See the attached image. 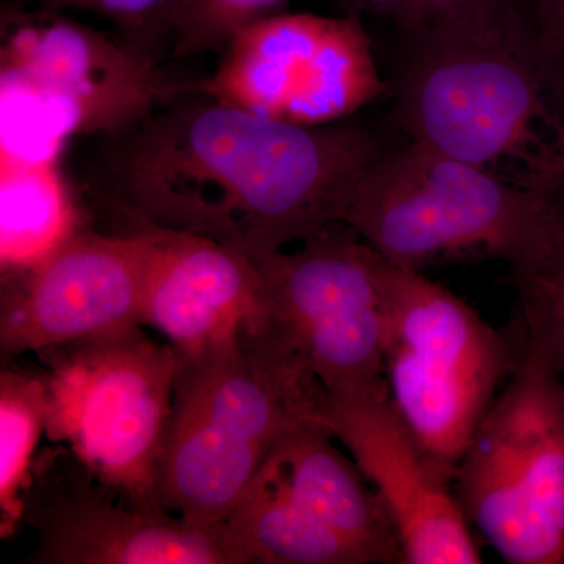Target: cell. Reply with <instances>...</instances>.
I'll list each match as a JSON object with an SVG mask.
<instances>
[{
    "instance_id": "22",
    "label": "cell",
    "mask_w": 564,
    "mask_h": 564,
    "mask_svg": "<svg viewBox=\"0 0 564 564\" xmlns=\"http://www.w3.org/2000/svg\"><path fill=\"white\" fill-rule=\"evenodd\" d=\"M527 13L541 43L564 73V0H527Z\"/></svg>"
},
{
    "instance_id": "20",
    "label": "cell",
    "mask_w": 564,
    "mask_h": 564,
    "mask_svg": "<svg viewBox=\"0 0 564 564\" xmlns=\"http://www.w3.org/2000/svg\"><path fill=\"white\" fill-rule=\"evenodd\" d=\"M291 0H181L172 20L176 57L225 50L252 22L285 11Z\"/></svg>"
},
{
    "instance_id": "2",
    "label": "cell",
    "mask_w": 564,
    "mask_h": 564,
    "mask_svg": "<svg viewBox=\"0 0 564 564\" xmlns=\"http://www.w3.org/2000/svg\"><path fill=\"white\" fill-rule=\"evenodd\" d=\"M397 35L389 96L408 140L525 191L564 180V73L527 7L489 28Z\"/></svg>"
},
{
    "instance_id": "13",
    "label": "cell",
    "mask_w": 564,
    "mask_h": 564,
    "mask_svg": "<svg viewBox=\"0 0 564 564\" xmlns=\"http://www.w3.org/2000/svg\"><path fill=\"white\" fill-rule=\"evenodd\" d=\"M323 421L383 502L403 564L484 562L454 477L423 451L397 413L388 386L355 395L326 393Z\"/></svg>"
},
{
    "instance_id": "12",
    "label": "cell",
    "mask_w": 564,
    "mask_h": 564,
    "mask_svg": "<svg viewBox=\"0 0 564 564\" xmlns=\"http://www.w3.org/2000/svg\"><path fill=\"white\" fill-rule=\"evenodd\" d=\"M151 229H82L24 272L2 276L3 359L141 325Z\"/></svg>"
},
{
    "instance_id": "9",
    "label": "cell",
    "mask_w": 564,
    "mask_h": 564,
    "mask_svg": "<svg viewBox=\"0 0 564 564\" xmlns=\"http://www.w3.org/2000/svg\"><path fill=\"white\" fill-rule=\"evenodd\" d=\"M454 485L470 525L505 562L564 563V378L527 345Z\"/></svg>"
},
{
    "instance_id": "8",
    "label": "cell",
    "mask_w": 564,
    "mask_h": 564,
    "mask_svg": "<svg viewBox=\"0 0 564 564\" xmlns=\"http://www.w3.org/2000/svg\"><path fill=\"white\" fill-rule=\"evenodd\" d=\"M258 313L242 334L291 359L332 397L384 388L383 258L345 223L293 252L256 258Z\"/></svg>"
},
{
    "instance_id": "11",
    "label": "cell",
    "mask_w": 564,
    "mask_h": 564,
    "mask_svg": "<svg viewBox=\"0 0 564 564\" xmlns=\"http://www.w3.org/2000/svg\"><path fill=\"white\" fill-rule=\"evenodd\" d=\"M22 500V524L39 540L29 563L240 564L223 522L133 507L63 445L35 459Z\"/></svg>"
},
{
    "instance_id": "16",
    "label": "cell",
    "mask_w": 564,
    "mask_h": 564,
    "mask_svg": "<svg viewBox=\"0 0 564 564\" xmlns=\"http://www.w3.org/2000/svg\"><path fill=\"white\" fill-rule=\"evenodd\" d=\"M82 229L57 162L2 161V276L44 261Z\"/></svg>"
},
{
    "instance_id": "19",
    "label": "cell",
    "mask_w": 564,
    "mask_h": 564,
    "mask_svg": "<svg viewBox=\"0 0 564 564\" xmlns=\"http://www.w3.org/2000/svg\"><path fill=\"white\" fill-rule=\"evenodd\" d=\"M356 17L392 22L397 33L426 29L489 28L510 20L527 0H333Z\"/></svg>"
},
{
    "instance_id": "4",
    "label": "cell",
    "mask_w": 564,
    "mask_h": 564,
    "mask_svg": "<svg viewBox=\"0 0 564 564\" xmlns=\"http://www.w3.org/2000/svg\"><path fill=\"white\" fill-rule=\"evenodd\" d=\"M2 10V161L57 162L74 135H126L187 90L126 41L41 3Z\"/></svg>"
},
{
    "instance_id": "1",
    "label": "cell",
    "mask_w": 564,
    "mask_h": 564,
    "mask_svg": "<svg viewBox=\"0 0 564 564\" xmlns=\"http://www.w3.org/2000/svg\"><path fill=\"white\" fill-rule=\"evenodd\" d=\"M386 150L352 118L289 124L187 88L118 137L106 195L137 231L199 234L256 259L343 223Z\"/></svg>"
},
{
    "instance_id": "5",
    "label": "cell",
    "mask_w": 564,
    "mask_h": 564,
    "mask_svg": "<svg viewBox=\"0 0 564 564\" xmlns=\"http://www.w3.org/2000/svg\"><path fill=\"white\" fill-rule=\"evenodd\" d=\"M384 380L397 413L454 477L475 432L525 348L519 322L500 332L415 270L381 263Z\"/></svg>"
},
{
    "instance_id": "21",
    "label": "cell",
    "mask_w": 564,
    "mask_h": 564,
    "mask_svg": "<svg viewBox=\"0 0 564 564\" xmlns=\"http://www.w3.org/2000/svg\"><path fill=\"white\" fill-rule=\"evenodd\" d=\"M61 10L90 11L110 21L126 43L148 54V46L163 35H172L174 11L181 0H40Z\"/></svg>"
},
{
    "instance_id": "17",
    "label": "cell",
    "mask_w": 564,
    "mask_h": 564,
    "mask_svg": "<svg viewBox=\"0 0 564 564\" xmlns=\"http://www.w3.org/2000/svg\"><path fill=\"white\" fill-rule=\"evenodd\" d=\"M543 198L540 225L510 270L525 345L564 378V180Z\"/></svg>"
},
{
    "instance_id": "14",
    "label": "cell",
    "mask_w": 564,
    "mask_h": 564,
    "mask_svg": "<svg viewBox=\"0 0 564 564\" xmlns=\"http://www.w3.org/2000/svg\"><path fill=\"white\" fill-rule=\"evenodd\" d=\"M254 259L199 234L151 229L141 325L184 359L231 347L259 306Z\"/></svg>"
},
{
    "instance_id": "15",
    "label": "cell",
    "mask_w": 564,
    "mask_h": 564,
    "mask_svg": "<svg viewBox=\"0 0 564 564\" xmlns=\"http://www.w3.org/2000/svg\"><path fill=\"white\" fill-rule=\"evenodd\" d=\"M334 440L325 422L304 423L278 444L256 477L276 492L289 521L340 564H403L383 502Z\"/></svg>"
},
{
    "instance_id": "10",
    "label": "cell",
    "mask_w": 564,
    "mask_h": 564,
    "mask_svg": "<svg viewBox=\"0 0 564 564\" xmlns=\"http://www.w3.org/2000/svg\"><path fill=\"white\" fill-rule=\"evenodd\" d=\"M218 55L188 90L289 124H336L389 95L356 14L281 11L237 32Z\"/></svg>"
},
{
    "instance_id": "7",
    "label": "cell",
    "mask_w": 564,
    "mask_h": 564,
    "mask_svg": "<svg viewBox=\"0 0 564 564\" xmlns=\"http://www.w3.org/2000/svg\"><path fill=\"white\" fill-rule=\"evenodd\" d=\"M35 355L50 402V443L68 448L126 502L163 511L155 480L180 351L132 326Z\"/></svg>"
},
{
    "instance_id": "3",
    "label": "cell",
    "mask_w": 564,
    "mask_h": 564,
    "mask_svg": "<svg viewBox=\"0 0 564 564\" xmlns=\"http://www.w3.org/2000/svg\"><path fill=\"white\" fill-rule=\"evenodd\" d=\"M325 402L302 367L243 334L220 351L182 358L155 480L159 507L221 524L278 444L323 421Z\"/></svg>"
},
{
    "instance_id": "6",
    "label": "cell",
    "mask_w": 564,
    "mask_h": 564,
    "mask_svg": "<svg viewBox=\"0 0 564 564\" xmlns=\"http://www.w3.org/2000/svg\"><path fill=\"white\" fill-rule=\"evenodd\" d=\"M543 206V193L410 140L362 174L343 223L400 269L475 258L510 265L532 240Z\"/></svg>"
},
{
    "instance_id": "18",
    "label": "cell",
    "mask_w": 564,
    "mask_h": 564,
    "mask_svg": "<svg viewBox=\"0 0 564 564\" xmlns=\"http://www.w3.org/2000/svg\"><path fill=\"white\" fill-rule=\"evenodd\" d=\"M47 389L41 372L3 367L0 373V536L9 540L24 518L25 486L47 426Z\"/></svg>"
}]
</instances>
